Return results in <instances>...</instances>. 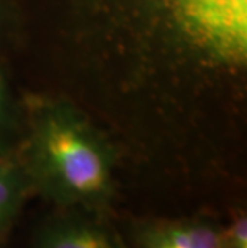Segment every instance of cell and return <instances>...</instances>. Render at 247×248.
Returning a JSON list of instances; mask_svg holds the SVG:
<instances>
[{"label": "cell", "instance_id": "4", "mask_svg": "<svg viewBox=\"0 0 247 248\" xmlns=\"http://www.w3.org/2000/svg\"><path fill=\"white\" fill-rule=\"evenodd\" d=\"M124 239L130 248H225L223 223L206 216L135 221Z\"/></svg>", "mask_w": 247, "mask_h": 248}, {"label": "cell", "instance_id": "3", "mask_svg": "<svg viewBox=\"0 0 247 248\" xmlns=\"http://www.w3.org/2000/svg\"><path fill=\"white\" fill-rule=\"evenodd\" d=\"M29 248H130L108 215L55 208L34 232Z\"/></svg>", "mask_w": 247, "mask_h": 248}, {"label": "cell", "instance_id": "7", "mask_svg": "<svg viewBox=\"0 0 247 248\" xmlns=\"http://www.w3.org/2000/svg\"><path fill=\"white\" fill-rule=\"evenodd\" d=\"M225 248H247V215L246 210H234L228 223H223Z\"/></svg>", "mask_w": 247, "mask_h": 248}, {"label": "cell", "instance_id": "5", "mask_svg": "<svg viewBox=\"0 0 247 248\" xmlns=\"http://www.w3.org/2000/svg\"><path fill=\"white\" fill-rule=\"evenodd\" d=\"M31 194L16 147L0 151V244H3Z\"/></svg>", "mask_w": 247, "mask_h": 248}, {"label": "cell", "instance_id": "6", "mask_svg": "<svg viewBox=\"0 0 247 248\" xmlns=\"http://www.w3.org/2000/svg\"><path fill=\"white\" fill-rule=\"evenodd\" d=\"M21 133V104L13 96L8 76L0 66V151L15 149Z\"/></svg>", "mask_w": 247, "mask_h": 248}, {"label": "cell", "instance_id": "1", "mask_svg": "<svg viewBox=\"0 0 247 248\" xmlns=\"http://www.w3.org/2000/svg\"><path fill=\"white\" fill-rule=\"evenodd\" d=\"M50 3L74 78L71 101L109 135L120 160L125 151L151 154L152 141L177 140V131L201 128L217 114H241L247 0Z\"/></svg>", "mask_w": 247, "mask_h": 248}, {"label": "cell", "instance_id": "9", "mask_svg": "<svg viewBox=\"0 0 247 248\" xmlns=\"http://www.w3.org/2000/svg\"><path fill=\"white\" fill-rule=\"evenodd\" d=\"M0 248H3V244H0Z\"/></svg>", "mask_w": 247, "mask_h": 248}, {"label": "cell", "instance_id": "2", "mask_svg": "<svg viewBox=\"0 0 247 248\" xmlns=\"http://www.w3.org/2000/svg\"><path fill=\"white\" fill-rule=\"evenodd\" d=\"M21 104L16 152L31 192L55 208L108 215L120 154L109 135L60 93L28 94Z\"/></svg>", "mask_w": 247, "mask_h": 248}, {"label": "cell", "instance_id": "8", "mask_svg": "<svg viewBox=\"0 0 247 248\" xmlns=\"http://www.w3.org/2000/svg\"><path fill=\"white\" fill-rule=\"evenodd\" d=\"M12 8H10L8 0H0V37H2L3 31L8 28L10 16H12Z\"/></svg>", "mask_w": 247, "mask_h": 248}]
</instances>
